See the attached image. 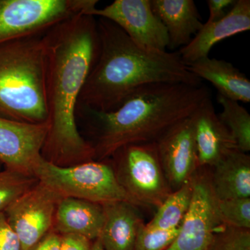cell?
Listing matches in <instances>:
<instances>
[{
  "instance_id": "1",
  "label": "cell",
  "mask_w": 250,
  "mask_h": 250,
  "mask_svg": "<svg viewBox=\"0 0 250 250\" xmlns=\"http://www.w3.org/2000/svg\"><path fill=\"white\" fill-rule=\"evenodd\" d=\"M42 39L49 125L42 157L59 166L92 161L93 148L80 134L76 111L100 52L97 18L85 14L72 16L48 29Z\"/></svg>"
},
{
  "instance_id": "2",
  "label": "cell",
  "mask_w": 250,
  "mask_h": 250,
  "mask_svg": "<svg viewBox=\"0 0 250 250\" xmlns=\"http://www.w3.org/2000/svg\"><path fill=\"white\" fill-rule=\"evenodd\" d=\"M97 22L100 52L81 92L77 107L113 111L145 85L202 84L179 53L146 48L111 21L98 18Z\"/></svg>"
},
{
  "instance_id": "3",
  "label": "cell",
  "mask_w": 250,
  "mask_h": 250,
  "mask_svg": "<svg viewBox=\"0 0 250 250\" xmlns=\"http://www.w3.org/2000/svg\"><path fill=\"white\" fill-rule=\"evenodd\" d=\"M210 98L203 83H154L141 87L110 112L77 107L93 128L94 159L111 157L131 145L156 143L174 125Z\"/></svg>"
},
{
  "instance_id": "4",
  "label": "cell",
  "mask_w": 250,
  "mask_h": 250,
  "mask_svg": "<svg viewBox=\"0 0 250 250\" xmlns=\"http://www.w3.org/2000/svg\"><path fill=\"white\" fill-rule=\"evenodd\" d=\"M44 34L0 43L1 118L47 123Z\"/></svg>"
},
{
  "instance_id": "5",
  "label": "cell",
  "mask_w": 250,
  "mask_h": 250,
  "mask_svg": "<svg viewBox=\"0 0 250 250\" xmlns=\"http://www.w3.org/2000/svg\"><path fill=\"white\" fill-rule=\"evenodd\" d=\"M32 174L62 197H73L104 204L136 202L120 183L113 167L103 161H86L71 166H59L43 157L36 163Z\"/></svg>"
},
{
  "instance_id": "6",
  "label": "cell",
  "mask_w": 250,
  "mask_h": 250,
  "mask_svg": "<svg viewBox=\"0 0 250 250\" xmlns=\"http://www.w3.org/2000/svg\"><path fill=\"white\" fill-rule=\"evenodd\" d=\"M98 0H0V43L42 34L72 16L96 7Z\"/></svg>"
},
{
  "instance_id": "7",
  "label": "cell",
  "mask_w": 250,
  "mask_h": 250,
  "mask_svg": "<svg viewBox=\"0 0 250 250\" xmlns=\"http://www.w3.org/2000/svg\"><path fill=\"white\" fill-rule=\"evenodd\" d=\"M113 156L120 183L138 206L159 207L172 192L161 167L156 143L131 145Z\"/></svg>"
},
{
  "instance_id": "8",
  "label": "cell",
  "mask_w": 250,
  "mask_h": 250,
  "mask_svg": "<svg viewBox=\"0 0 250 250\" xmlns=\"http://www.w3.org/2000/svg\"><path fill=\"white\" fill-rule=\"evenodd\" d=\"M62 198L50 188L38 182L4 210L22 250L34 249L49 232L57 205Z\"/></svg>"
},
{
  "instance_id": "9",
  "label": "cell",
  "mask_w": 250,
  "mask_h": 250,
  "mask_svg": "<svg viewBox=\"0 0 250 250\" xmlns=\"http://www.w3.org/2000/svg\"><path fill=\"white\" fill-rule=\"evenodd\" d=\"M189 209L174 241L166 250H207L222 224L219 219L209 175L195 172Z\"/></svg>"
},
{
  "instance_id": "10",
  "label": "cell",
  "mask_w": 250,
  "mask_h": 250,
  "mask_svg": "<svg viewBox=\"0 0 250 250\" xmlns=\"http://www.w3.org/2000/svg\"><path fill=\"white\" fill-rule=\"evenodd\" d=\"M86 14L114 23L146 48L166 51L168 47L167 31L153 11L150 0H116L103 9L94 8Z\"/></svg>"
},
{
  "instance_id": "11",
  "label": "cell",
  "mask_w": 250,
  "mask_h": 250,
  "mask_svg": "<svg viewBox=\"0 0 250 250\" xmlns=\"http://www.w3.org/2000/svg\"><path fill=\"white\" fill-rule=\"evenodd\" d=\"M49 125L25 123L0 117V164L9 170L32 174L42 157Z\"/></svg>"
},
{
  "instance_id": "12",
  "label": "cell",
  "mask_w": 250,
  "mask_h": 250,
  "mask_svg": "<svg viewBox=\"0 0 250 250\" xmlns=\"http://www.w3.org/2000/svg\"><path fill=\"white\" fill-rule=\"evenodd\" d=\"M156 146L161 167L174 191L188 182L199 167L191 116L167 130Z\"/></svg>"
},
{
  "instance_id": "13",
  "label": "cell",
  "mask_w": 250,
  "mask_h": 250,
  "mask_svg": "<svg viewBox=\"0 0 250 250\" xmlns=\"http://www.w3.org/2000/svg\"><path fill=\"white\" fill-rule=\"evenodd\" d=\"M191 120L199 167H213L228 153L238 149L215 112L211 99L192 113Z\"/></svg>"
},
{
  "instance_id": "14",
  "label": "cell",
  "mask_w": 250,
  "mask_h": 250,
  "mask_svg": "<svg viewBox=\"0 0 250 250\" xmlns=\"http://www.w3.org/2000/svg\"><path fill=\"white\" fill-rule=\"evenodd\" d=\"M250 30V1L236 0L221 19L206 22L179 54L186 64L208 57L215 44L240 33Z\"/></svg>"
},
{
  "instance_id": "15",
  "label": "cell",
  "mask_w": 250,
  "mask_h": 250,
  "mask_svg": "<svg viewBox=\"0 0 250 250\" xmlns=\"http://www.w3.org/2000/svg\"><path fill=\"white\" fill-rule=\"evenodd\" d=\"M104 218L101 204L62 197L57 205L53 225L59 234L80 235L95 241L101 233Z\"/></svg>"
},
{
  "instance_id": "16",
  "label": "cell",
  "mask_w": 250,
  "mask_h": 250,
  "mask_svg": "<svg viewBox=\"0 0 250 250\" xmlns=\"http://www.w3.org/2000/svg\"><path fill=\"white\" fill-rule=\"evenodd\" d=\"M150 3L166 28L171 49L187 45L203 26L193 0H150Z\"/></svg>"
},
{
  "instance_id": "17",
  "label": "cell",
  "mask_w": 250,
  "mask_h": 250,
  "mask_svg": "<svg viewBox=\"0 0 250 250\" xmlns=\"http://www.w3.org/2000/svg\"><path fill=\"white\" fill-rule=\"evenodd\" d=\"M210 183L218 200L250 198V157L233 149L215 164Z\"/></svg>"
},
{
  "instance_id": "18",
  "label": "cell",
  "mask_w": 250,
  "mask_h": 250,
  "mask_svg": "<svg viewBox=\"0 0 250 250\" xmlns=\"http://www.w3.org/2000/svg\"><path fill=\"white\" fill-rule=\"evenodd\" d=\"M187 66L200 80L211 83L218 95L238 103H250V81L231 62L207 57L187 64Z\"/></svg>"
},
{
  "instance_id": "19",
  "label": "cell",
  "mask_w": 250,
  "mask_h": 250,
  "mask_svg": "<svg viewBox=\"0 0 250 250\" xmlns=\"http://www.w3.org/2000/svg\"><path fill=\"white\" fill-rule=\"evenodd\" d=\"M104 223L98 239L104 250H134L142 220L136 207L127 202L104 204Z\"/></svg>"
},
{
  "instance_id": "20",
  "label": "cell",
  "mask_w": 250,
  "mask_h": 250,
  "mask_svg": "<svg viewBox=\"0 0 250 250\" xmlns=\"http://www.w3.org/2000/svg\"><path fill=\"white\" fill-rule=\"evenodd\" d=\"M192 191L191 179L182 187L171 192L158 207L157 211L151 221L147 224V226L165 230L178 229L190 207Z\"/></svg>"
},
{
  "instance_id": "21",
  "label": "cell",
  "mask_w": 250,
  "mask_h": 250,
  "mask_svg": "<svg viewBox=\"0 0 250 250\" xmlns=\"http://www.w3.org/2000/svg\"><path fill=\"white\" fill-rule=\"evenodd\" d=\"M217 100L223 107L219 118L243 152L250 150V115L238 102L218 95Z\"/></svg>"
},
{
  "instance_id": "22",
  "label": "cell",
  "mask_w": 250,
  "mask_h": 250,
  "mask_svg": "<svg viewBox=\"0 0 250 250\" xmlns=\"http://www.w3.org/2000/svg\"><path fill=\"white\" fill-rule=\"evenodd\" d=\"M39 182L33 174L9 170H0V213L14 203Z\"/></svg>"
},
{
  "instance_id": "23",
  "label": "cell",
  "mask_w": 250,
  "mask_h": 250,
  "mask_svg": "<svg viewBox=\"0 0 250 250\" xmlns=\"http://www.w3.org/2000/svg\"><path fill=\"white\" fill-rule=\"evenodd\" d=\"M216 208L222 225L250 229V198L216 199Z\"/></svg>"
},
{
  "instance_id": "24",
  "label": "cell",
  "mask_w": 250,
  "mask_h": 250,
  "mask_svg": "<svg viewBox=\"0 0 250 250\" xmlns=\"http://www.w3.org/2000/svg\"><path fill=\"white\" fill-rule=\"evenodd\" d=\"M179 228L161 229L149 228L141 223L138 229L134 250H166L175 239Z\"/></svg>"
},
{
  "instance_id": "25",
  "label": "cell",
  "mask_w": 250,
  "mask_h": 250,
  "mask_svg": "<svg viewBox=\"0 0 250 250\" xmlns=\"http://www.w3.org/2000/svg\"><path fill=\"white\" fill-rule=\"evenodd\" d=\"M207 250H250V229L222 225L215 231Z\"/></svg>"
},
{
  "instance_id": "26",
  "label": "cell",
  "mask_w": 250,
  "mask_h": 250,
  "mask_svg": "<svg viewBox=\"0 0 250 250\" xmlns=\"http://www.w3.org/2000/svg\"><path fill=\"white\" fill-rule=\"evenodd\" d=\"M0 250H22L19 238L10 226L4 212L0 213Z\"/></svg>"
},
{
  "instance_id": "27",
  "label": "cell",
  "mask_w": 250,
  "mask_h": 250,
  "mask_svg": "<svg viewBox=\"0 0 250 250\" xmlns=\"http://www.w3.org/2000/svg\"><path fill=\"white\" fill-rule=\"evenodd\" d=\"M91 245L90 240L80 235H61V250H90Z\"/></svg>"
},
{
  "instance_id": "28",
  "label": "cell",
  "mask_w": 250,
  "mask_h": 250,
  "mask_svg": "<svg viewBox=\"0 0 250 250\" xmlns=\"http://www.w3.org/2000/svg\"><path fill=\"white\" fill-rule=\"evenodd\" d=\"M235 1V0H208L209 17L207 22H213L221 19L228 13L226 9L230 6L231 7Z\"/></svg>"
},
{
  "instance_id": "29",
  "label": "cell",
  "mask_w": 250,
  "mask_h": 250,
  "mask_svg": "<svg viewBox=\"0 0 250 250\" xmlns=\"http://www.w3.org/2000/svg\"><path fill=\"white\" fill-rule=\"evenodd\" d=\"M31 250H61V235L49 231Z\"/></svg>"
},
{
  "instance_id": "30",
  "label": "cell",
  "mask_w": 250,
  "mask_h": 250,
  "mask_svg": "<svg viewBox=\"0 0 250 250\" xmlns=\"http://www.w3.org/2000/svg\"><path fill=\"white\" fill-rule=\"evenodd\" d=\"M90 250H104L98 239H96L94 241L93 244L91 245Z\"/></svg>"
},
{
  "instance_id": "31",
  "label": "cell",
  "mask_w": 250,
  "mask_h": 250,
  "mask_svg": "<svg viewBox=\"0 0 250 250\" xmlns=\"http://www.w3.org/2000/svg\"><path fill=\"white\" fill-rule=\"evenodd\" d=\"M0 170H1V164H0Z\"/></svg>"
}]
</instances>
